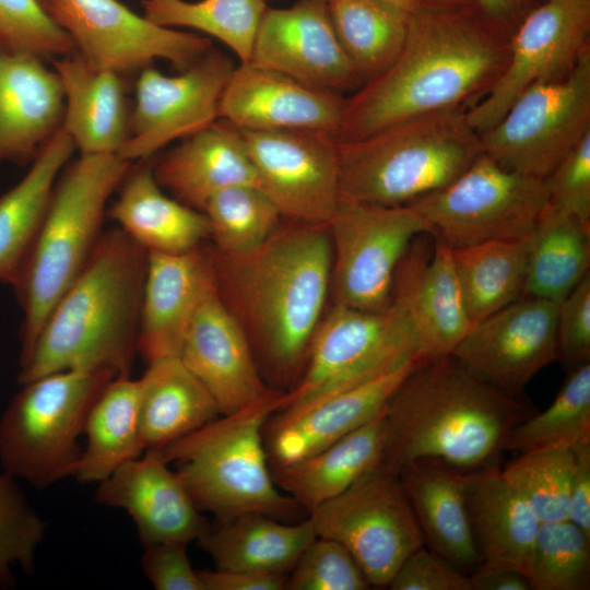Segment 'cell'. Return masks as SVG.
Segmentation results:
<instances>
[{"mask_svg": "<svg viewBox=\"0 0 590 590\" xmlns=\"http://www.w3.org/2000/svg\"><path fill=\"white\" fill-rule=\"evenodd\" d=\"M216 292L251 345L266 382L288 391L305 368L330 299L328 224L286 223L256 249L227 255L204 243Z\"/></svg>", "mask_w": 590, "mask_h": 590, "instance_id": "6da1fadb", "label": "cell"}, {"mask_svg": "<svg viewBox=\"0 0 590 590\" xmlns=\"http://www.w3.org/2000/svg\"><path fill=\"white\" fill-rule=\"evenodd\" d=\"M510 35L469 2H425L409 13L404 43L382 72L345 98L337 141L483 98L504 71Z\"/></svg>", "mask_w": 590, "mask_h": 590, "instance_id": "7a4b0ae2", "label": "cell"}, {"mask_svg": "<svg viewBox=\"0 0 590 590\" xmlns=\"http://www.w3.org/2000/svg\"><path fill=\"white\" fill-rule=\"evenodd\" d=\"M529 415L517 397L488 385L453 355L421 363L386 404L380 465L398 474L420 459L463 472L498 463L508 434Z\"/></svg>", "mask_w": 590, "mask_h": 590, "instance_id": "3957f363", "label": "cell"}, {"mask_svg": "<svg viewBox=\"0 0 590 590\" xmlns=\"http://www.w3.org/2000/svg\"><path fill=\"white\" fill-rule=\"evenodd\" d=\"M146 267L148 251L125 232H103L86 266L47 316L20 367V385L64 370L130 376Z\"/></svg>", "mask_w": 590, "mask_h": 590, "instance_id": "277c9868", "label": "cell"}, {"mask_svg": "<svg viewBox=\"0 0 590 590\" xmlns=\"http://www.w3.org/2000/svg\"><path fill=\"white\" fill-rule=\"evenodd\" d=\"M132 162L116 153L81 154L64 167L35 241L13 286L23 310L20 367L50 310L79 276L102 237L109 197Z\"/></svg>", "mask_w": 590, "mask_h": 590, "instance_id": "5b68a950", "label": "cell"}, {"mask_svg": "<svg viewBox=\"0 0 590 590\" xmlns=\"http://www.w3.org/2000/svg\"><path fill=\"white\" fill-rule=\"evenodd\" d=\"M465 111L432 113L337 141L340 200L402 205L447 186L483 154Z\"/></svg>", "mask_w": 590, "mask_h": 590, "instance_id": "8992f818", "label": "cell"}, {"mask_svg": "<svg viewBox=\"0 0 590 590\" xmlns=\"http://www.w3.org/2000/svg\"><path fill=\"white\" fill-rule=\"evenodd\" d=\"M284 391L271 388L240 410L220 414L167 445L161 457L176 473L200 511L224 520L260 512L290 520L303 508L274 483L263 428L282 406Z\"/></svg>", "mask_w": 590, "mask_h": 590, "instance_id": "52a82bcc", "label": "cell"}, {"mask_svg": "<svg viewBox=\"0 0 590 590\" xmlns=\"http://www.w3.org/2000/svg\"><path fill=\"white\" fill-rule=\"evenodd\" d=\"M114 378L64 370L21 385L0 418L2 471L37 489L72 476L88 412Z\"/></svg>", "mask_w": 590, "mask_h": 590, "instance_id": "ba28073f", "label": "cell"}, {"mask_svg": "<svg viewBox=\"0 0 590 590\" xmlns=\"http://www.w3.org/2000/svg\"><path fill=\"white\" fill-rule=\"evenodd\" d=\"M414 357L420 358L417 339L400 296L392 295L380 311L331 304L314 334L302 376L284 391L280 410L344 391Z\"/></svg>", "mask_w": 590, "mask_h": 590, "instance_id": "9c48e42d", "label": "cell"}, {"mask_svg": "<svg viewBox=\"0 0 590 590\" xmlns=\"http://www.w3.org/2000/svg\"><path fill=\"white\" fill-rule=\"evenodd\" d=\"M412 204L451 248L530 235L548 204L543 180L480 155L447 186Z\"/></svg>", "mask_w": 590, "mask_h": 590, "instance_id": "30bf717a", "label": "cell"}, {"mask_svg": "<svg viewBox=\"0 0 590 590\" xmlns=\"http://www.w3.org/2000/svg\"><path fill=\"white\" fill-rule=\"evenodd\" d=\"M590 132V46L573 70L524 91L480 133L483 153L507 169L543 180Z\"/></svg>", "mask_w": 590, "mask_h": 590, "instance_id": "8fae6325", "label": "cell"}, {"mask_svg": "<svg viewBox=\"0 0 590 590\" xmlns=\"http://www.w3.org/2000/svg\"><path fill=\"white\" fill-rule=\"evenodd\" d=\"M332 305L380 311L391 303L397 268L412 241L433 231L410 203L340 200L328 222Z\"/></svg>", "mask_w": 590, "mask_h": 590, "instance_id": "7c38bea8", "label": "cell"}, {"mask_svg": "<svg viewBox=\"0 0 590 590\" xmlns=\"http://www.w3.org/2000/svg\"><path fill=\"white\" fill-rule=\"evenodd\" d=\"M307 516L316 535L345 546L374 587H387L405 557L424 545L399 475L380 464Z\"/></svg>", "mask_w": 590, "mask_h": 590, "instance_id": "4fadbf2b", "label": "cell"}, {"mask_svg": "<svg viewBox=\"0 0 590 590\" xmlns=\"http://www.w3.org/2000/svg\"><path fill=\"white\" fill-rule=\"evenodd\" d=\"M45 8L90 66L123 76L155 59L182 71L212 47L208 38L153 23L118 0H47Z\"/></svg>", "mask_w": 590, "mask_h": 590, "instance_id": "5bb4252c", "label": "cell"}, {"mask_svg": "<svg viewBox=\"0 0 590 590\" xmlns=\"http://www.w3.org/2000/svg\"><path fill=\"white\" fill-rule=\"evenodd\" d=\"M590 0H543L510 36L506 67L489 92L465 111L479 133L495 125L524 91L563 78L589 46Z\"/></svg>", "mask_w": 590, "mask_h": 590, "instance_id": "9a60e30c", "label": "cell"}, {"mask_svg": "<svg viewBox=\"0 0 590 590\" xmlns=\"http://www.w3.org/2000/svg\"><path fill=\"white\" fill-rule=\"evenodd\" d=\"M236 66L212 47L177 75L149 66L135 82L131 134L117 155L150 158L166 144L184 140L220 119V101Z\"/></svg>", "mask_w": 590, "mask_h": 590, "instance_id": "2e32d148", "label": "cell"}, {"mask_svg": "<svg viewBox=\"0 0 590 590\" xmlns=\"http://www.w3.org/2000/svg\"><path fill=\"white\" fill-rule=\"evenodd\" d=\"M258 187L284 219L328 224L340 203L337 139L311 130H240Z\"/></svg>", "mask_w": 590, "mask_h": 590, "instance_id": "e0dca14e", "label": "cell"}, {"mask_svg": "<svg viewBox=\"0 0 590 590\" xmlns=\"http://www.w3.org/2000/svg\"><path fill=\"white\" fill-rule=\"evenodd\" d=\"M558 303L523 296L471 326L452 355L475 376L517 397L558 358Z\"/></svg>", "mask_w": 590, "mask_h": 590, "instance_id": "ac0fdd59", "label": "cell"}, {"mask_svg": "<svg viewBox=\"0 0 590 590\" xmlns=\"http://www.w3.org/2000/svg\"><path fill=\"white\" fill-rule=\"evenodd\" d=\"M248 62L340 94L363 84L335 35L327 0L268 7Z\"/></svg>", "mask_w": 590, "mask_h": 590, "instance_id": "d6986e66", "label": "cell"}, {"mask_svg": "<svg viewBox=\"0 0 590 590\" xmlns=\"http://www.w3.org/2000/svg\"><path fill=\"white\" fill-rule=\"evenodd\" d=\"M344 105L340 93L240 62L223 91L219 113L239 130H311L337 139Z\"/></svg>", "mask_w": 590, "mask_h": 590, "instance_id": "ffe728a7", "label": "cell"}, {"mask_svg": "<svg viewBox=\"0 0 590 590\" xmlns=\"http://www.w3.org/2000/svg\"><path fill=\"white\" fill-rule=\"evenodd\" d=\"M421 363L411 358L344 391L273 413L263 428L270 468L322 449L382 414L397 387Z\"/></svg>", "mask_w": 590, "mask_h": 590, "instance_id": "44dd1931", "label": "cell"}, {"mask_svg": "<svg viewBox=\"0 0 590 590\" xmlns=\"http://www.w3.org/2000/svg\"><path fill=\"white\" fill-rule=\"evenodd\" d=\"M178 357L212 396L220 414L240 410L272 388L214 281L189 323Z\"/></svg>", "mask_w": 590, "mask_h": 590, "instance_id": "7402d4cb", "label": "cell"}, {"mask_svg": "<svg viewBox=\"0 0 590 590\" xmlns=\"http://www.w3.org/2000/svg\"><path fill=\"white\" fill-rule=\"evenodd\" d=\"M417 236L401 259L392 295L408 305L423 362L452 355L472 323L455 271L451 247ZM392 297V296H391Z\"/></svg>", "mask_w": 590, "mask_h": 590, "instance_id": "603a6c76", "label": "cell"}, {"mask_svg": "<svg viewBox=\"0 0 590 590\" xmlns=\"http://www.w3.org/2000/svg\"><path fill=\"white\" fill-rule=\"evenodd\" d=\"M96 500L123 509L142 545L197 541L209 524L176 471L156 450L130 460L98 483Z\"/></svg>", "mask_w": 590, "mask_h": 590, "instance_id": "cb8c5ba5", "label": "cell"}, {"mask_svg": "<svg viewBox=\"0 0 590 590\" xmlns=\"http://www.w3.org/2000/svg\"><path fill=\"white\" fill-rule=\"evenodd\" d=\"M213 283L204 243L184 253L148 252L138 354L149 365L178 357L186 331Z\"/></svg>", "mask_w": 590, "mask_h": 590, "instance_id": "d4e9b609", "label": "cell"}, {"mask_svg": "<svg viewBox=\"0 0 590 590\" xmlns=\"http://www.w3.org/2000/svg\"><path fill=\"white\" fill-rule=\"evenodd\" d=\"M64 92L44 60L0 48V162L24 163L61 128Z\"/></svg>", "mask_w": 590, "mask_h": 590, "instance_id": "484cf974", "label": "cell"}, {"mask_svg": "<svg viewBox=\"0 0 590 590\" xmlns=\"http://www.w3.org/2000/svg\"><path fill=\"white\" fill-rule=\"evenodd\" d=\"M153 173L162 188L202 212L216 192L236 185L258 186L240 130L225 119L186 138L166 153Z\"/></svg>", "mask_w": 590, "mask_h": 590, "instance_id": "4316f807", "label": "cell"}, {"mask_svg": "<svg viewBox=\"0 0 590 590\" xmlns=\"http://www.w3.org/2000/svg\"><path fill=\"white\" fill-rule=\"evenodd\" d=\"M64 92L62 128L81 154L116 153L131 134L125 76L90 66L76 51L52 61Z\"/></svg>", "mask_w": 590, "mask_h": 590, "instance_id": "83f0119b", "label": "cell"}, {"mask_svg": "<svg viewBox=\"0 0 590 590\" xmlns=\"http://www.w3.org/2000/svg\"><path fill=\"white\" fill-rule=\"evenodd\" d=\"M424 545L470 575L481 563L463 487V471L434 459L411 462L398 473Z\"/></svg>", "mask_w": 590, "mask_h": 590, "instance_id": "f1b7e54d", "label": "cell"}, {"mask_svg": "<svg viewBox=\"0 0 590 590\" xmlns=\"http://www.w3.org/2000/svg\"><path fill=\"white\" fill-rule=\"evenodd\" d=\"M106 214L148 252L184 253L210 238L205 214L166 196L150 158L131 164Z\"/></svg>", "mask_w": 590, "mask_h": 590, "instance_id": "f546056e", "label": "cell"}, {"mask_svg": "<svg viewBox=\"0 0 590 590\" xmlns=\"http://www.w3.org/2000/svg\"><path fill=\"white\" fill-rule=\"evenodd\" d=\"M469 519L482 563L523 571L540 521L498 463L463 472Z\"/></svg>", "mask_w": 590, "mask_h": 590, "instance_id": "4dcf8cb0", "label": "cell"}, {"mask_svg": "<svg viewBox=\"0 0 590 590\" xmlns=\"http://www.w3.org/2000/svg\"><path fill=\"white\" fill-rule=\"evenodd\" d=\"M307 516L295 523L247 512L208 524L197 540L217 569L287 575L316 538Z\"/></svg>", "mask_w": 590, "mask_h": 590, "instance_id": "1f68e13d", "label": "cell"}, {"mask_svg": "<svg viewBox=\"0 0 590 590\" xmlns=\"http://www.w3.org/2000/svg\"><path fill=\"white\" fill-rule=\"evenodd\" d=\"M384 413L310 455L271 469L274 483L307 514L381 462Z\"/></svg>", "mask_w": 590, "mask_h": 590, "instance_id": "d6a6232c", "label": "cell"}, {"mask_svg": "<svg viewBox=\"0 0 590 590\" xmlns=\"http://www.w3.org/2000/svg\"><path fill=\"white\" fill-rule=\"evenodd\" d=\"M74 150L61 126L24 177L0 196V282L12 288L45 219L57 179Z\"/></svg>", "mask_w": 590, "mask_h": 590, "instance_id": "836d02e7", "label": "cell"}, {"mask_svg": "<svg viewBox=\"0 0 590 590\" xmlns=\"http://www.w3.org/2000/svg\"><path fill=\"white\" fill-rule=\"evenodd\" d=\"M140 435L161 450L220 415L215 401L179 357L148 365L140 378Z\"/></svg>", "mask_w": 590, "mask_h": 590, "instance_id": "e575fe53", "label": "cell"}, {"mask_svg": "<svg viewBox=\"0 0 590 590\" xmlns=\"http://www.w3.org/2000/svg\"><path fill=\"white\" fill-rule=\"evenodd\" d=\"M140 378L130 376L116 377L104 388L86 418V448L72 473L76 481L99 483L145 452L140 435Z\"/></svg>", "mask_w": 590, "mask_h": 590, "instance_id": "d590c367", "label": "cell"}, {"mask_svg": "<svg viewBox=\"0 0 590 590\" xmlns=\"http://www.w3.org/2000/svg\"><path fill=\"white\" fill-rule=\"evenodd\" d=\"M531 236L451 248L467 314L472 324L523 296Z\"/></svg>", "mask_w": 590, "mask_h": 590, "instance_id": "8d00e7d4", "label": "cell"}, {"mask_svg": "<svg viewBox=\"0 0 590 590\" xmlns=\"http://www.w3.org/2000/svg\"><path fill=\"white\" fill-rule=\"evenodd\" d=\"M589 267L590 226L547 204L532 232L523 296L559 303Z\"/></svg>", "mask_w": 590, "mask_h": 590, "instance_id": "74e56055", "label": "cell"}, {"mask_svg": "<svg viewBox=\"0 0 590 590\" xmlns=\"http://www.w3.org/2000/svg\"><path fill=\"white\" fill-rule=\"evenodd\" d=\"M335 35L363 83L396 59L409 12L381 0H327Z\"/></svg>", "mask_w": 590, "mask_h": 590, "instance_id": "f35d334b", "label": "cell"}, {"mask_svg": "<svg viewBox=\"0 0 590 590\" xmlns=\"http://www.w3.org/2000/svg\"><path fill=\"white\" fill-rule=\"evenodd\" d=\"M144 16L162 26L203 32L250 60L255 37L268 9L266 0H144Z\"/></svg>", "mask_w": 590, "mask_h": 590, "instance_id": "ab89813d", "label": "cell"}, {"mask_svg": "<svg viewBox=\"0 0 590 590\" xmlns=\"http://www.w3.org/2000/svg\"><path fill=\"white\" fill-rule=\"evenodd\" d=\"M586 437H590V362L570 367L553 402L517 424L504 450L571 448Z\"/></svg>", "mask_w": 590, "mask_h": 590, "instance_id": "60d3db41", "label": "cell"}, {"mask_svg": "<svg viewBox=\"0 0 590 590\" xmlns=\"http://www.w3.org/2000/svg\"><path fill=\"white\" fill-rule=\"evenodd\" d=\"M202 212L210 225V244L227 255L256 249L283 219L275 203L255 185H236L216 192Z\"/></svg>", "mask_w": 590, "mask_h": 590, "instance_id": "b9f144b4", "label": "cell"}, {"mask_svg": "<svg viewBox=\"0 0 590 590\" xmlns=\"http://www.w3.org/2000/svg\"><path fill=\"white\" fill-rule=\"evenodd\" d=\"M523 573L531 590H588L590 534L569 519L541 522Z\"/></svg>", "mask_w": 590, "mask_h": 590, "instance_id": "7bdbcfd3", "label": "cell"}, {"mask_svg": "<svg viewBox=\"0 0 590 590\" xmlns=\"http://www.w3.org/2000/svg\"><path fill=\"white\" fill-rule=\"evenodd\" d=\"M573 469L571 448H547L519 453L502 472L545 522L568 519Z\"/></svg>", "mask_w": 590, "mask_h": 590, "instance_id": "ee69618b", "label": "cell"}, {"mask_svg": "<svg viewBox=\"0 0 590 590\" xmlns=\"http://www.w3.org/2000/svg\"><path fill=\"white\" fill-rule=\"evenodd\" d=\"M46 533V522L32 507L19 480L0 473V589L15 586L14 569L31 574Z\"/></svg>", "mask_w": 590, "mask_h": 590, "instance_id": "f6af8a7d", "label": "cell"}, {"mask_svg": "<svg viewBox=\"0 0 590 590\" xmlns=\"http://www.w3.org/2000/svg\"><path fill=\"white\" fill-rule=\"evenodd\" d=\"M0 48L43 60L74 51L40 0H0Z\"/></svg>", "mask_w": 590, "mask_h": 590, "instance_id": "bcb514c9", "label": "cell"}, {"mask_svg": "<svg viewBox=\"0 0 590 590\" xmlns=\"http://www.w3.org/2000/svg\"><path fill=\"white\" fill-rule=\"evenodd\" d=\"M362 568L341 543L316 536L287 576V590H366Z\"/></svg>", "mask_w": 590, "mask_h": 590, "instance_id": "7dc6e473", "label": "cell"}, {"mask_svg": "<svg viewBox=\"0 0 590 590\" xmlns=\"http://www.w3.org/2000/svg\"><path fill=\"white\" fill-rule=\"evenodd\" d=\"M548 204L590 226V132L543 179Z\"/></svg>", "mask_w": 590, "mask_h": 590, "instance_id": "c3c4849f", "label": "cell"}, {"mask_svg": "<svg viewBox=\"0 0 590 590\" xmlns=\"http://www.w3.org/2000/svg\"><path fill=\"white\" fill-rule=\"evenodd\" d=\"M387 587L391 590H472L469 575L425 545L405 557Z\"/></svg>", "mask_w": 590, "mask_h": 590, "instance_id": "681fc988", "label": "cell"}, {"mask_svg": "<svg viewBox=\"0 0 590 590\" xmlns=\"http://www.w3.org/2000/svg\"><path fill=\"white\" fill-rule=\"evenodd\" d=\"M556 332L558 358L570 367L590 362V274L558 303Z\"/></svg>", "mask_w": 590, "mask_h": 590, "instance_id": "f907efd6", "label": "cell"}, {"mask_svg": "<svg viewBox=\"0 0 590 590\" xmlns=\"http://www.w3.org/2000/svg\"><path fill=\"white\" fill-rule=\"evenodd\" d=\"M187 545L170 541L143 546L142 570L155 589L203 590L199 570L189 560Z\"/></svg>", "mask_w": 590, "mask_h": 590, "instance_id": "816d5d0a", "label": "cell"}, {"mask_svg": "<svg viewBox=\"0 0 590 590\" xmlns=\"http://www.w3.org/2000/svg\"><path fill=\"white\" fill-rule=\"evenodd\" d=\"M568 519L590 534V437L575 444Z\"/></svg>", "mask_w": 590, "mask_h": 590, "instance_id": "f5cc1de1", "label": "cell"}, {"mask_svg": "<svg viewBox=\"0 0 590 590\" xmlns=\"http://www.w3.org/2000/svg\"><path fill=\"white\" fill-rule=\"evenodd\" d=\"M203 590H285L287 575L248 570H199Z\"/></svg>", "mask_w": 590, "mask_h": 590, "instance_id": "db71d44e", "label": "cell"}, {"mask_svg": "<svg viewBox=\"0 0 590 590\" xmlns=\"http://www.w3.org/2000/svg\"><path fill=\"white\" fill-rule=\"evenodd\" d=\"M543 0H468L480 14L511 36L526 15Z\"/></svg>", "mask_w": 590, "mask_h": 590, "instance_id": "11a10c76", "label": "cell"}, {"mask_svg": "<svg viewBox=\"0 0 590 590\" xmlns=\"http://www.w3.org/2000/svg\"><path fill=\"white\" fill-rule=\"evenodd\" d=\"M472 590H531L523 571L481 563L469 575Z\"/></svg>", "mask_w": 590, "mask_h": 590, "instance_id": "9f6ffc18", "label": "cell"}, {"mask_svg": "<svg viewBox=\"0 0 590 590\" xmlns=\"http://www.w3.org/2000/svg\"><path fill=\"white\" fill-rule=\"evenodd\" d=\"M381 1L391 3L409 13L426 2L425 0H381Z\"/></svg>", "mask_w": 590, "mask_h": 590, "instance_id": "6f0895ef", "label": "cell"}, {"mask_svg": "<svg viewBox=\"0 0 590 590\" xmlns=\"http://www.w3.org/2000/svg\"><path fill=\"white\" fill-rule=\"evenodd\" d=\"M430 3H437V4H457V3H463L468 2V0H425Z\"/></svg>", "mask_w": 590, "mask_h": 590, "instance_id": "680465c9", "label": "cell"}, {"mask_svg": "<svg viewBox=\"0 0 590 590\" xmlns=\"http://www.w3.org/2000/svg\"><path fill=\"white\" fill-rule=\"evenodd\" d=\"M40 1H42V2H43V4L45 5V3H46V1H47V0H40Z\"/></svg>", "mask_w": 590, "mask_h": 590, "instance_id": "91938a15", "label": "cell"}]
</instances>
